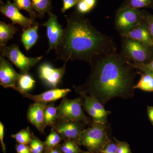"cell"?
<instances>
[{"label":"cell","instance_id":"31","mask_svg":"<svg viewBox=\"0 0 153 153\" xmlns=\"http://www.w3.org/2000/svg\"><path fill=\"white\" fill-rule=\"evenodd\" d=\"M117 143L111 139L100 153H117Z\"/></svg>","mask_w":153,"mask_h":153},{"label":"cell","instance_id":"38","mask_svg":"<svg viewBox=\"0 0 153 153\" xmlns=\"http://www.w3.org/2000/svg\"><path fill=\"white\" fill-rule=\"evenodd\" d=\"M138 65L142 66L143 68H146V69H148V70L153 71V60L147 63H145V64H138Z\"/></svg>","mask_w":153,"mask_h":153},{"label":"cell","instance_id":"15","mask_svg":"<svg viewBox=\"0 0 153 153\" xmlns=\"http://www.w3.org/2000/svg\"><path fill=\"white\" fill-rule=\"evenodd\" d=\"M48 103L35 102L30 105L27 113V117L30 123L41 133H44V115Z\"/></svg>","mask_w":153,"mask_h":153},{"label":"cell","instance_id":"32","mask_svg":"<svg viewBox=\"0 0 153 153\" xmlns=\"http://www.w3.org/2000/svg\"><path fill=\"white\" fill-rule=\"evenodd\" d=\"M142 12L143 19L147 23L149 30L153 38V15L145 10H142Z\"/></svg>","mask_w":153,"mask_h":153},{"label":"cell","instance_id":"7","mask_svg":"<svg viewBox=\"0 0 153 153\" xmlns=\"http://www.w3.org/2000/svg\"><path fill=\"white\" fill-rule=\"evenodd\" d=\"M1 55L7 57L21 71L27 74L42 59L43 56L36 57H27L20 50L17 44H13L0 49Z\"/></svg>","mask_w":153,"mask_h":153},{"label":"cell","instance_id":"30","mask_svg":"<svg viewBox=\"0 0 153 153\" xmlns=\"http://www.w3.org/2000/svg\"><path fill=\"white\" fill-rule=\"evenodd\" d=\"M113 138L117 143V153H132L129 145L126 142L121 141L114 137Z\"/></svg>","mask_w":153,"mask_h":153},{"label":"cell","instance_id":"34","mask_svg":"<svg viewBox=\"0 0 153 153\" xmlns=\"http://www.w3.org/2000/svg\"><path fill=\"white\" fill-rule=\"evenodd\" d=\"M16 149L17 153H32L29 145L17 144Z\"/></svg>","mask_w":153,"mask_h":153},{"label":"cell","instance_id":"1","mask_svg":"<svg viewBox=\"0 0 153 153\" xmlns=\"http://www.w3.org/2000/svg\"><path fill=\"white\" fill-rule=\"evenodd\" d=\"M90 75L83 85H73L75 91L95 97L103 105L116 97H133L138 71L132 63L117 52L94 57Z\"/></svg>","mask_w":153,"mask_h":153},{"label":"cell","instance_id":"23","mask_svg":"<svg viewBox=\"0 0 153 153\" xmlns=\"http://www.w3.org/2000/svg\"><path fill=\"white\" fill-rule=\"evenodd\" d=\"M140 75V79L138 82L134 86V89H140L148 92L153 91V77L146 73L138 71Z\"/></svg>","mask_w":153,"mask_h":153},{"label":"cell","instance_id":"40","mask_svg":"<svg viewBox=\"0 0 153 153\" xmlns=\"http://www.w3.org/2000/svg\"><path fill=\"white\" fill-rule=\"evenodd\" d=\"M81 153H93L91 152H88V151H87V152H85V151H82V152Z\"/></svg>","mask_w":153,"mask_h":153},{"label":"cell","instance_id":"19","mask_svg":"<svg viewBox=\"0 0 153 153\" xmlns=\"http://www.w3.org/2000/svg\"><path fill=\"white\" fill-rule=\"evenodd\" d=\"M36 81L31 75L27 74H21L17 80L15 90L22 94L28 93L33 89Z\"/></svg>","mask_w":153,"mask_h":153},{"label":"cell","instance_id":"28","mask_svg":"<svg viewBox=\"0 0 153 153\" xmlns=\"http://www.w3.org/2000/svg\"><path fill=\"white\" fill-rule=\"evenodd\" d=\"M125 4L133 8L153 9V0H126Z\"/></svg>","mask_w":153,"mask_h":153},{"label":"cell","instance_id":"13","mask_svg":"<svg viewBox=\"0 0 153 153\" xmlns=\"http://www.w3.org/2000/svg\"><path fill=\"white\" fill-rule=\"evenodd\" d=\"M20 74L14 70L13 66L3 55L0 56V84L4 88L16 89V84Z\"/></svg>","mask_w":153,"mask_h":153},{"label":"cell","instance_id":"24","mask_svg":"<svg viewBox=\"0 0 153 153\" xmlns=\"http://www.w3.org/2000/svg\"><path fill=\"white\" fill-rule=\"evenodd\" d=\"M14 4L20 10H25L30 14V18L35 21L36 18L39 17L38 14L34 11L32 6L31 0H13Z\"/></svg>","mask_w":153,"mask_h":153},{"label":"cell","instance_id":"21","mask_svg":"<svg viewBox=\"0 0 153 153\" xmlns=\"http://www.w3.org/2000/svg\"><path fill=\"white\" fill-rule=\"evenodd\" d=\"M62 140L63 139L60 134L54 128H52L50 134L47 137L45 141L44 142V153H47L55 149L60 144Z\"/></svg>","mask_w":153,"mask_h":153},{"label":"cell","instance_id":"8","mask_svg":"<svg viewBox=\"0 0 153 153\" xmlns=\"http://www.w3.org/2000/svg\"><path fill=\"white\" fill-rule=\"evenodd\" d=\"M75 92L83 99L82 108L91 117L93 121L107 124L108 117L111 112L105 110L104 105L95 97L88 95L82 91Z\"/></svg>","mask_w":153,"mask_h":153},{"label":"cell","instance_id":"36","mask_svg":"<svg viewBox=\"0 0 153 153\" xmlns=\"http://www.w3.org/2000/svg\"><path fill=\"white\" fill-rule=\"evenodd\" d=\"M132 63L135 68H136L138 71H140V72H142V73L149 74V75H151V76H152L153 77V71L148 70L146 68H143L142 66H140V65H138V64H134V63Z\"/></svg>","mask_w":153,"mask_h":153},{"label":"cell","instance_id":"4","mask_svg":"<svg viewBox=\"0 0 153 153\" xmlns=\"http://www.w3.org/2000/svg\"><path fill=\"white\" fill-rule=\"evenodd\" d=\"M120 54L134 64H145L153 60V48L126 37H121Z\"/></svg>","mask_w":153,"mask_h":153},{"label":"cell","instance_id":"33","mask_svg":"<svg viewBox=\"0 0 153 153\" xmlns=\"http://www.w3.org/2000/svg\"><path fill=\"white\" fill-rule=\"evenodd\" d=\"M63 6L61 8L62 13H65L68 9L71 8L78 2L77 0H63Z\"/></svg>","mask_w":153,"mask_h":153},{"label":"cell","instance_id":"6","mask_svg":"<svg viewBox=\"0 0 153 153\" xmlns=\"http://www.w3.org/2000/svg\"><path fill=\"white\" fill-rule=\"evenodd\" d=\"M143 19L142 11L125 4L116 11L115 27L120 35H122L135 27Z\"/></svg>","mask_w":153,"mask_h":153},{"label":"cell","instance_id":"3","mask_svg":"<svg viewBox=\"0 0 153 153\" xmlns=\"http://www.w3.org/2000/svg\"><path fill=\"white\" fill-rule=\"evenodd\" d=\"M110 129L107 124L93 121L81 134L79 146H83L88 151L100 153L111 139Z\"/></svg>","mask_w":153,"mask_h":153},{"label":"cell","instance_id":"9","mask_svg":"<svg viewBox=\"0 0 153 153\" xmlns=\"http://www.w3.org/2000/svg\"><path fill=\"white\" fill-rule=\"evenodd\" d=\"M86 126L82 122L57 120L51 127L60 134L63 140H72L79 146L81 134Z\"/></svg>","mask_w":153,"mask_h":153},{"label":"cell","instance_id":"29","mask_svg":"<svg viewBox=\"0 0 153 153\" xmlns=\"http://www.w3.org/2000/svg\"><path fill=\"white\" fill-rule=\"evenodd\" d=\"M32 153H44V142L35 135L33 133L30 144Z\"/></svg>","mask_w":153,"mask_h":153},{"label":"cell","instance_id":"5","mask_svg":"<svg viewBox=\"0 0 153 153\" xmlns=\"http://www.w3.org/2000/svg\"><path fill=\"white\" fill-rule=\"evenodd\" d=\"M83 99L81 96L74 99L63 97L57 106L58 120L82 122L90 126L93 120L84 113L82 110Z\"/></svg>","mask_w":153,"mask_h":153},{"label":"cell","instance_id":"14","mask_svg":"<svg viewBox=\"0 0 153 153\" xmlns=\"http://www.w3.org/2000/svg\"><path fill=\"white\" fill-rule=\"evenodd\" d=\"M120 36L131 38L147 47L153 48V38L149 30L147 23L143 19L133 30L121 35Z\"/></svg>","mask_w":153,"mask_h":153},{"label":"cell","instance_id":"16","mask_svg":"<svg viewBox=\"0 0 153 153\" xmlns=\"http://www.w3.org/2000/svg\"><path fill=\"white\" fill-rule=\"evenodd\" d=\"M71 89L69 88H53L47 91L44 93L38 95H33L29 92L23 94L22 95L33 100L35 102H44L47 103L54 102L60 98H63L69 92Z\"/></svg>","mask_w":153,"mask_h":153},{"label":"cell","instance_id":"18","mask_svg":"<svg viewBox=\"0 0 153 153\" xmlns=\"http://www.w3.org/2000/svg\"><path fill=\"white\" fill-rule=\"evenodd\" d=\"M39 27V25H36L23 30L21 36V41L27 51L30 50L37 43L39 38L38 34Z\"/></svg>","mask_w":153,"mask_h":153},{"label":"cell","instance_id":"22","mask_svg":"<svg viewBox=\"0 0 153 153\" xmlns=\"http://www.w3.org/2000/svg\"><path fill=\"white\" fill-rule=\"evenodd\" d=\"M33 10L38 13L39 18H42L46 13L50 12L52 2L50 0H31Z\"/></svg>","mask_w":153,"mask_h":153},{"label":"cell","instance_id":"12","mask_svg":"<svg viewBox=\"0 0 153 153\" xmlns=\"http://www.w3.org/2000/svg\"><path fill=\"white\" fill-rule=\"evenodd\" d=\"M66 63L58 68H54L49 63L42 64L39 68L40 78L49 87L57 88L66 72Z\"/></svg>","mask_w":153,"mask_h":153},{"label":"cell","instance_id":"41","mask_svg":"<svg viewBox=\"0 0 153 153\" xmlns=\"http://www.w3.org/2000/svg\"><path fill=\"white\" fill-rule=\"evenodd\" d=\"M82 1V0H77V1H78V2L80 1Z\"/></svg>","mask_w":153,"mask_h":153},{"label":"cell","instance_id":"26","mask_svg":"<svg viewBox=\"0 0 153 153\" xmlns=\"http://www.w3.org/2000/svg\"><path fill=\"white\" fill-rule=\"evenodd\" d=\"M79 145L72 140H64L63 143L60 144L61 151L63 153H81L82 149Z\"/></svg>","mask_w":153,"mask_h":153},{"label":"cell","instance_id":"25","mask_svg":"<svg viewBox=\"0 0 153 153\" xmlns=\"http://www.w3.org/2000/svg\"><path fill=\"white\" fill-rule=\"evenodd\" d=\"M33 133L30 131V127H28L26 129H23L18 133L12 134L11 137L16 140L18 143L29 145L31 142Z\"/></svg>","mask_w":153,"mask_h":153},{"label":"cell","instance_id":"39","mask_svg":"<svg viewBox=\"0 0 153 153\" xmlns=\"http://www.w3.org/2000/svg\"><path fill=\"white\" fill-rule=\"evenodd\" d=\"M47 153H63L61 151L60 144L58 145L55 149L52 150Z\"/></svg>","mask_w":153,"mask_h":153},{"label":"cell","instance_id":"2","mask_svg":"<svg viewBox=\"0 0 153 153\" xmlns=\"http://www.w3.org/2000/svg\"><path fill=\"white\" fill-rule=\"evenodd\" d=\"M66 27L55 49L57 60H81L89 64L94 57L117 52L111 37L98 31L84 15L76 11L64 16Z\"/></svg>","mask_w":153,"mask_h":153},{"label":"cell","instance_id":"17","mask_svg":"<svg viewBox=\"0 0 153 153\" xmlns=\"http://www.w3.org/2000/svg\"><path fill=\"white\" fill-rule=\"evenodd\" d=\"M15 25L0 22V49L7 47L8 42L13 39L14 34L18 31Z\"/></svg>","mask_w":153,"mask_h":153},{"label":"cell","instance_id":"27","mask_svg":"<svg viewBox=\"0 0 153 153\" xmlns=\"http://www.w3.org/2000/svg\"><path fill=\"white\" fill-rule=\"evenodd\" d=\"M97 0H82L76 4V11L84 15L90 12L95 7Z\"/></svg>","mask_w":153,"mask_h":153},{"label":"cell","instance_id":"20","mask_svg":"<svg viewBox=\"0 0 153 153\" xmlns=\"http://www.w3.org/2000/svg\"><path fill=\"white\" fill-rule=\"evenodd\" d=\"M58 120L57 107H55L54 102L47 105L44 115V128L47 126L52 127Z\"/></svg>","mask_w":153,"mask_h":153},{"label":"cell","instance_id":"35","mask_svg":"<svg viewBox=\"0 0 153 153\" xmlns=\"http://www.w3.org/2000/svg\"><path fill=\"white\" fill-rule=\"evenodd\" d=\"M4 126L2 123L1 122H0V142H1V145L3 152L7 153L5 144L4 141Z\"/></svg>","mask_w":153,"mask_h":153},{"label":"cell","instance_id":"37","mask_svg":"<svg viewBox=\"0 0 153 153\" xmlns=\"http://www.w3.org/2000/svg\"><path fill=\"white\" fill-rule=\"evenodd\" d=\"M147 113L149 120L152 124L153 125V106H148Z\"/></svg>","mask_w":153,"mask_h":153},{"label":"cell","instance_id":"11","mask_svg":"<svg viewBox=\"0 0 153 153\" xmlns=\"http://www.w3.org/2000/svg\"><path fill=\"white\" fill-rule=\"evenodd\" d=\"M49 19L42 26L47 29V36L49 41V48L47 54L52 49H55L60 43L63 34L62 26L58 23L56 15L51 12L48 13Z\"/></svg>","mask_w":153,"mask_h":153},{"label":"cell","instance_id":"10","mask_svg":"<svg viewBox=\"0 0 153 153\" xmlns=\"http://www.w3.org/2000/svg\"><path fill=\"white\" fill-rule=\"evenodd\" d=\"M0 11L1 13L10 19L14 25H20L23 30H26L38 23L31 18L25 16L21 13L14 3H11L10 0H7V3L4 4L1 0Z\"/></svg>","mask_w":153,"mask_h":153}]
</instances>
